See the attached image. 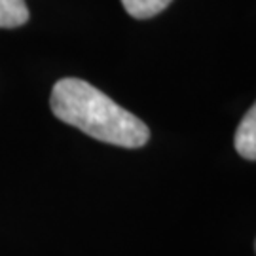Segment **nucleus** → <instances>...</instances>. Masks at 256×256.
<instances>
[{
    "mask_svg": "<svg viewBox=\"0 0 256 256\" xmlns=\"http://www.w3.org/2000/svg\"><path fill=\"white\" fill-rule=\"evenodd\" d=\"M173 0H122L124 8L131 18L150 19L162 14Z\"/></svg>",
    "mask_w": 256,
    "mask_h": 256,
    "instance_id": "obj_4",
    "label": "nucleus"
},
{
    "mask_svg": "<svg viewBox=\"0 0 256 256\" xmlns=\"http://www.w3.org/2000/svg\"><path fill=\"white\" fill-rule=\"evenodd\" d=\"M254 248H256V245H254Z\"/></svg>",
    "mask_w": 256,
    "mask_h": 256,
    "instance_id": "obj_5",
    "label": "nucleus"
},
{
    "mask_svg": "<svg viewBox=\"0 0 256 256\" xmlns=\"http://www.w3.org/2000/svg\"><path fill=\"white\" fill-rule=\"evenodd\" d=\"M28 21L25 0H0V28H16Z\"/></svg>",
    "mask_w": 256,
    "mask_h": 256,
    "instance_id": "obj_3",
    "label": "nucleus"
},
{
    "mask_svg": "<svg viewBox=\"0 0 256 256\" xmlns=\"http://www.w3.org/2000/svg\"><path fill=\"white\" fill-rule=\"evenodd\" d=\"M236 150L245 160H256V102L243 116L236 131Z\"/></svg>",
    "mask_w": 256,
    "mask_h": 256,
    "instance_id": "obj_2",
    "label": "nucleus"
},
{
    "mask_svg": "<svg viewBox=\"0 0 256 256\" xmlns=\"http://www.w3.org/2000/svg\"><path fill=\"white\" fill-rule=\"evenodd\" d=\"M55 118L92 138L122 148H140L150 138L148 126L86 80L61 78L50 97Z\"/></svg>",
    "mask_w": 256,
    "mask_h": 256,
    "instance_id": "obj_1",
    "label": "nucleus"
}]
</instances>
